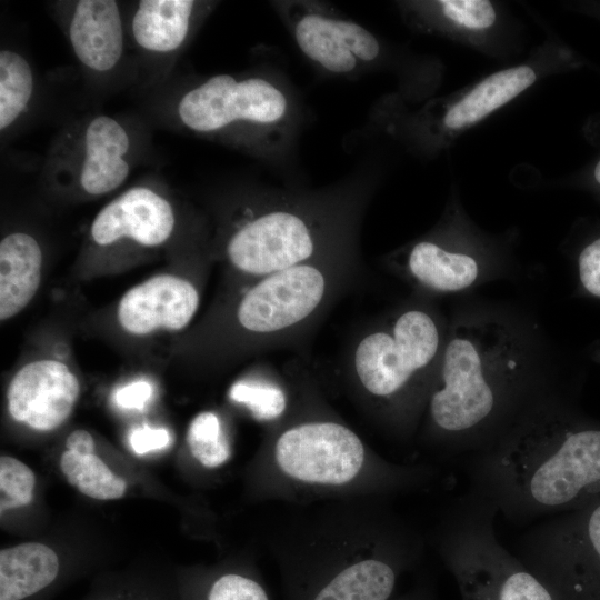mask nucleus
Instances as JSON below:
<instances>
[{
  "instance_id": "obj_22",
  "label": "nucleus",
  "mask_w": 600,
  "mask_h": 600,
  "mask_svg": "<svg viewBox=\"0 0 600 600\" xmlns=\"http://www.w3.org/2000/svg\"><path fill=\"white\" fill-rule=\"evenodd\" d=\"M187 441L192 456L204 467L216 468L230 457V447L219 417L204 411L191 421Z\"/></svg>"
},
{
  "instance_id": "obj_13",
  "label": "nucleus",
  "mask_w": 600,
  "mask_h": 600,
  "mask_svg": "<svg viewBox=\"0 0 600 600\" xmlns=\"http://www.w3.org/2000/svg\"><path fill=\"white\" fill-rule=\"evenodd\" d=\"M42 251L29 233L12 232L0 242V319L7 321L34 298L41 282Z\"/></svg>"
},
{
  "instance_id": "obj_21",
  "label": "nucleus",
  "mask_w": 600,
  "mask_h": 600,
  "mask_svg": "<svg viewBox=\"0 0 600 600\" xmlns=\"http://www.w3.org/2000/svg\"><path fill=\"white\" fill-rule=\"evenodd\" d=\"M33 91V73L18 52L0 51V129L9 128L27 108Z\"/></svg>"
},
{
  "instance_id": "obj_14",
  "label": "nucleus",
  "mask_w": 600,
  "mask_h": 600,
  "mask_svg": "<svg viewBox=\"0 0 600 600\" xmlns=\"http://www.w3.org/2000/svg\"><path fill=\"white\" fill-rule=\"evenodd\" d=\"M57 553L40 542H24L0 551V600H33L58 580Z\"/></svg>"
},
{
  "instance_id": "obj_24",
  "label": "nucleus",
  "mask_w": 600,
  "mask_h": 600,
  "mask_svg": "<svg viewBox=\"0 0 600 600\" xmlns=\"http://www.w3.org/2000/svg\"><path fill=\"white\" fill-rule=\"evenodd\" d=\"M36 486L33 471L22 461L0 458V510L1 513L31 503Z\"/></svg>"
},
{
  "instance_id": "obj_30",
  "label": "nucleus",
  "mask_w": 600,
  "mask_h": 600,
  "mask_svg": "<svg viewBox=\"0 0 600 600\" xmlns=\"http://www.w3.org/2000/svg\"><path fill=\"white\" fill-rule=\"evenodd\" d=\"M152 394L149 382L140 380L120 388L116 393V402L126 409H142Z\"/></svg>"
},
{
  "instance_id": "obj_23",
  "label": "nucleus",
  "mask_w": 600,
  "mask_h": 600,
  "mask_svg": "<svg viewBox=\"0 0 600 600\" xmlns=\"http://www.w3.org/2000/svg\"><path fill=\"white\" fill-rule=\"evenodd\" d=\"M229 397L244 404L254 418L264 421L280 417L287 406L283 390L272 381H238L230 388Z\"/></svg>"
},
{
  "instance_id": "obj_34",
  "label": "nucleus",
  "mask_w": 600,
  "mask_h": 600,
  "mask_svg": "<svg viewBox=\"0 0 600 600\" xmlns=\"http://www.w3.org/2000/svg\"><path fill=\"white\" fill-rule=\"evenodd\" d=\"M594 178H596V181L600 184V160L598 161L594 168Z\"/></svg>"
},
{
  "instance_id": "obj_31",
  "label": "nucleus",
  "mask_w": 600,
  "mask_h": 600,
  "mask_svg": "<svg viewBox=\"0 0 600 600\" xmlns=\"http://www.w3.org/2000/svg\"><path fill=\"white\" fill-rule=\"evenodd\" d=\"M67 450L81 454L94 453L96 443L90 432L78 429L71 432L66 440Z\"/></svg>"
},
{
  "instance_id": "obj_11",
  "label": "nucleus",
  "mask_w": 600,
  "mask_h": 600,
  "mask_svg": "<svg viewBox=\"0 0 600 600\" xmlns=\"http://www.w3.org/2000/svg\"><path fill=\"white\" fill-rule=\"evenodd\" d=\"M69 38L83 66L96 71L111 70L123 51V30L117 2L78 1L69 26Z\"/></svg>"
},
{
  "instance_id": "obj_28",
  "label": "nucleus",
  "mask_w": 600,
  "mask_h": 600,
  "mask_svg": "<svg viewBox=\"0 0 600 600\" xmlns=\"http://www.w3.org/2000/svg\"><path fill=\"white\" fill-rule=\"evenodd\" d=\"M578 271L584 290L600 298V238L583 248L578 259Z\"/></svg>"
},
{
  "instance_id": "obj_5",
  "label": "nucleus",
  "mask_w": 600,
  "mask_h": 600,
  "mask_svg": "<svg viewBox=\"0 0 600 600\" xmlns=\"http://www.w3.org/2000/svg\"><path fill=\"white\" fill-rule=\"evenodd\" d=\"M310 217L294 209H270L239 226L226 244L234 273L250 282L288 268L337 254L324 250Z\"/></svg>"
},
{
  "instance_id": "obj_20",
  "label": "nucleus",
  "mask_w": 600,
  "mask_h": 600,
  "mask_svg": "<svg viewBox=\"0 0 600 600\" xmlns=\"http://www.w3.org/2000/svg\"><path fill=\"white\" fill-rule=\"evenodd\" d=\"M59 463L67 481L87 497L114 500L126 493L127 482L114 474L96 453L81 454L66 450Z\"/></svg>"
},
{
  "instance_id": "obj_1",
  "label": "nucleus",
  "mask_w": 600,
  "mask_h": 600,
  "mask_svg": "<svg viewBox=\"0 0 600 600\" xmlns=\"http://www.w3.org/2000/svg\"><path fill=\"white\" fill-rule=\"evenodd\" d=\"M477 494L511 519L548 516L600 486V429L538 419L474 460Z\"/></svg>"
},
{
  "instance_id": "obj_32",
  "label": "nucleus",
  "mask_w": 600,
  "mask_h": 600,
  "mask_svg": "<svg viewBox=\"0 0 600 600\" xmlns=\"http://www.w3.org/2000/svg\"><path fill=\"white\" fill-rule=\"evenodd\" d=\"M140 594L137 590L121 589L117 592L100 593V597L90 600H157L151 596L141 598Z\"/></svg>"
},
{
  "instance_id": "obj_9",
  "label": "nucleus",
  "mask_w": 600,
  "mask_h": 600,
  "mask_svg": "<svg viewBox=\"0 0 600 600\" xmlns=\"http://www.w3.org/2000/svg\"><path fill=\"white\" fill-rule=\"evenodd\" d=\"M200 293L193 282L178 274L160 273L130 288L120 299L117 319L134 336L179 331L193 319Z\"/></svg>"
},
{
  "instance_id": "obj_4",
  "label": "nucleus",
  "mask_w": 600,
  "mask_h": 600,
  "mask_svg": "<svg viewBox=\"0 0 600 600\" xmlns=\"http://www.w3.org/2000/svg\"><path fill=\"white\" fill-rule=\"evenodd\" d=\"M497 508L478 494L459 509L449 551L471 592L492 600H553L550 591L498 541Z\"/></svg>"
},
{
  "instance_id": "obj_19",
  "label": "nucleus",
  "mask_w": 600,
  "mask_h": 600,
  "mask_svg": "<svg viewBox=\"0 0 600 600\" xmlns=\"http://www.w3.org/2000/svg\"><path fill=\"white\" fill-rule=\"evenodd\" d=\"M394 582L396 574L389 564L368 559L342 570L314 600H387Z\"/></svg>"
},
{
  "instance_id": "obj_6",
  "label": "nucleus",
  "mask_w": 600,
  "mask_h": 600,
  "mask_svg": "<svg viewBox=\"0 0 600 600\" xmlns=\"http://www.w3.org/2000/svg\"><path fill=\"white\" fill-rule=\"evenodd\" d=\"M283 472L304 482L342 484L360 471L364 448L359 437L334 421H309L283 431L274 448Z\"/></svg>"
},
{
  "instance_id": "obj_26",
  "label": "nucleus",
  "mask_w": 600,
  "mask_h": 600,
  "mask_svg": "<svg viewBox=\"0 0 600 600\" xmlns=\"http://www.w3.org/2000/svg\"><path fill=\"white\" fill-rule=\"evenodd\" d=\"M207 600H268V597L254 580L237 573H227L211 584Z\"/></svg>"
},
{
  "instance_id": "obj_12",
  "label": "nucleus",
  "mask_w": 600,
  "mask_h": 600,
  "mask_svg": "<svg viewBox=\"0 0 600 600\" xmlns=\"http://www.w3.org/2000/svg\"><path fill=\"white\" fill-rule=\"evenodd\" d=\"M130 146L124 128L113 118H93L84 133V159L80 172L82 189L101 196L120 187L129 174L124 159Z\"/></svg>"
},
{
  "instance_id": "obj_33",
  "label": "nucleus",
  "mask_w": 600,
  "mask_h": 600,
  "mask_svg": "<svg viewBox=\"0 0 600 600\" xmlns=\"http://www.w3.org/2000/svg\"><path fill=\"white\" fill-rule=\"evenodd\" d=\"M588 529L600 541V504L584 518Z\"/></svg>"
},
{
  "instance_id": "obj_27",
  "label": "nucleus",
  "mask_w": 600,
  "mask_h": 600,
  "mask_svg": "<svg viewBox=\"0 0 600 600\" xmlns=\"http://www.w3.org/2000/svg\"><path fill=\"white\" fill-rule=\"evenodd\" d=\"M339 27L347 49L356 58L364 61L377 58L379 54V43L368 30L354 22L343 20H339Z\"/></svg>"
},
{
  "instance_id": "obj_17",
  "label": "nucleus",
  "mask_w": 600,
  "mask_h": 600,
  "mask_svg": "<svg viewBox=\"0 0 600 600\" xmlns=\"http://www.w3.org/2000/svg\"><path fill=\"white\" fill-rule=\"evenodd\" d=\"M409 274L421 286L434 291H458L471 286L478 277L477 261L463 253L447 251L440 246L416 243L407 259Z\"/></svg>"
},
{
  "instance_id": "obj_29",
  "label": "nucleus",
  "mask_w": 600,
  "mask_h": 600,
  "mask_svg": "<svg viewBox=\"0 0 600 600\" xmlns=\"http://www.w3.org/2000/svg\"><path fill=\"white\" fill-rule=\"evenodd\" d=\"M129 442L137 454H143L167 447L170 442V434L166 429H153L144 426L131 432Z\"/></svg>"
},
{
  "instance_id": "obj_15",
  "label": "nucleus",
  "mask_w": 600,
  "mask_h": 600,
  "mask_svg": "<svg viewBox=\"0 0 600 600\" xmlns=\"http://www.w3.org/2000/svg\"><path fill=\"white\" fill-rule=\"evenodd\" d=\"M194 2L190 0H142L132 19L136 42L152 52H171L184 41Z\"/></svg>"
},
{
  "instance_id": "obj_3",
  "label": "nucleus",
  "mask_w": 600,
  "mask_h": 600,
  "mask_svg": "<svg viewBox=\"0 0 600 600\" xmlns=\"http://www.w3.org/2000/svg\"><path fill=\"white\" fill-rule=\"evenodd\" d=\"M439 350L440 331L432 316L410 308L362 332L351 347L348 363L366 392L389 400L423 374Z\"/></svg>"
},
{
  "instance_id": "obj_10",
  "label": "nucleus",
  "mask_w": 600,
  "mask_h": 600,
  "mask_svg": "<svg viewBox=\"0 0 600 600\" xmlns=\"http://www.w3.org/2000/svg\"><path fill=\"white\" fill-rule=\"evenodd\" d=\"M174 224L173 208L166 198L150 188L134 187L98 212L90 236L99 246L130 239L144 247H157L170 238Z\"/></svg>"
},
{
  "instance_id": "obj_8",
  "label": "nucleus",
  "mask_w": 600,
  "mask_h": 600,
  "mask_svg": "<svg viewBox=\"0 0 600 600\" xmlns=\"http://www.w3.org/2000/svg\"><path fill=\"white\" fill-rule=\"evenodd\" d=\"M80 396V382L60 360L26 363L7 389L10 417L37 431H52L71 414Z\"/></svg>"
},
{
  "instance_id": "obj_16",
  "label": "nucleus",
  "mask_w": 600,
  "mask_h": 600,
  "mask_svg": "<svg viewBox=\"0 0 600 600\" xmlns=\"http://www.w3.org/2000/svg\"><path fill=\"white\" fill-rule=\"evenodd\" d=\"M536 80L534 71L520 66L493 73L477 84L446 114L444 124L459 129L478 122L502 107Z\"/></svg>"
},
{
  "instance_id": "obj_25",
  "label": "nucleus",
  "mask_w": 600,
  "mask_h": 600,
  "mask_svg": "<svg viewBox=\"0 0 600 600\" xmlns=\"http://www.w3.org/2000/svg\"><path fill=\"white\" fill-rule=\"evenodd\" d=\"M439 3L447 18L469 29H486L496 21V11L486 0H443Z\"/></svg>"
},
{
  "instance_id": "obj_2",
  "label": "nucleus",
  "mask_w": 600,
  "mask_h": 600,
  "mask_svg": "<svg viewBox=\"0 0 600 600\" xmlns=\"http://www.w3.org/2000/svg\"><path fill=\"white\" fill-rule=\"evenodd\" d=\"M501 339L480 324L458 328L448 341L439 382L429 397L432 423L469 436L497 414L511 388L514 363H500Z\"/></svg>"
},
{
  "instance_id": "obj_18",
  "label": "nucleus",
  "mask_w": 600,
  "mask_h": 600,
  "mask_svg": "<svg viewBox=\"0 0 600 600\" xmlns=\"http://www.w3.org/2000/svg\"><path fill=\"white\" fill-rule=\"evenodd\" d=\"M296 39L309 58L331 72L346 73L356 66V57L346 47L339 20L307 14L297 23Z\"/></svg>"
},
{
  "instance_id": "obj_7",
  "label": "nucleus",
  "mask_w": 600,
  "mask_h": 600,
  "mask_svg": "<svg viewBox=\"0 0 600 600\" xmlns=\"http://www.w3.org/2000/svg\"><path fill=\"white\" fill-rule=\"evenodd\" d=\"M286 109V97L269 81H237L230 74H218L188 91L179 102L178 113L191 130L210 132L237 120L271 123L282 118Z\"/></svg>"
}]
</instances>
